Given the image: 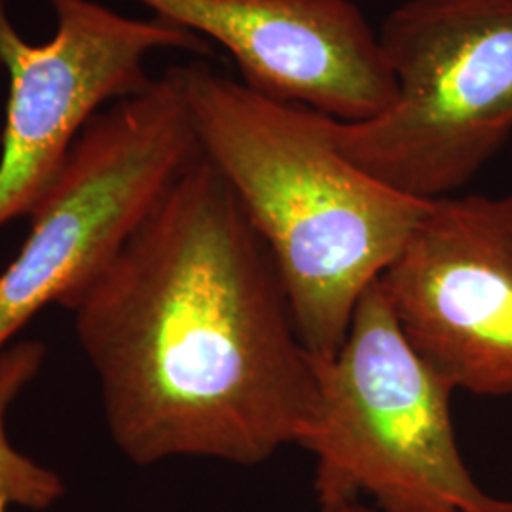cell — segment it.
<instances>
[{
    "mask_svg": "<svg viewBox=\"0 0 512 512\" xmlns=\"http://www.w3.org/2000/svg\"><path fill=\"white\" fill-rule=\"evenodd\" d=\"M323 512H376V509L365 505V501H348V503L334 505V507H330V509Z\"/></svg>",
    "mask_w": 512,
    "mask_h": 512,
    "instance_id": "cell-10",
    "label": "cell"
},
{
    "mask_svg": "<svg viewBox=\"0 0 512 512\" xmlns=\"http://www.w3.org/2000/svg\"><path fill=\"white\" fill-rule=\"evenodd\" d=\"M380 285L456 391L512 397V192L433 200Z\"/></svg>",
    "mask_w": 512,
    "mask_h": 512,
    "instance_id": "cell-7",
    "label": "cell"
},
{
    "mask_svg": "<svg viewBox=\"0 0 512 512\" xmlns=\"http://www.w3.org/2000/svg\"><path fill=\"white\" fill-rule=\"evenodd\" d=\"M494 512H512V501L497 499V505H495Z\"/></svg>",
    "mask_w": 512,
    "mask_h": 512,
    "instance_id": "cell-11",
    "label": "cell"
},
{
    "mask_svg": "<svg viewBox=\"0 0 512 512\" xmlns=\"http://www.w3.org/2000/svg\"><path fill=\"white\" fill-rule=\"evenodd\" d=\"M222 46L241 82L268 99L338 122L391 107L395 78L378 31L353 0H135Z\"/></svg>",
    "mask_w": 512,
    "mask_h": 512,
    "instance_id": "cell-8",
    "label": "cell"
},
{
    "mask_svg": "<svg viewBox=\"0 0 512 512\" xmlns=\"http://www.w3.org/2000/svg\"><path fill=\"white\" fill-rule=\"evenodd\" d=\"M378 35L395 99L365 122L325 116L330 139L406 196H454L512 137V0H404Z\"/></svg>",
    "mask_w": 512,
    "mask_h": 512,
    "instance_id": "cell-4",
    "label": "cell"
},
{
    "mask_svg": "<svg viewBox=\"0 0 512 512\" xmlns=\"http://www.w3.org/2000/svg\"><path fill=\"white\" fill-rule=\"evenodd\" d=\"M202 156L175 69L97 112L29 220L0 274V355L40 311L71 310Z\"/></svg>",
    "mask_w": 512,
    "mask_h": 512,
    "instance_id": "cell-5",
    "label": "cell"
},
{
    "mask_svg": "<svg viewBox=\"0 0 512 512\" xmlns=\"http://www.w3.org/2000/svg\"><path fill=\"white\" fill-rule=\"evenodd\" d=\"M46 348L38 340H21L0 355V461H8L21 452L12 446L6 433L10 406L35 380L44 365Z\"/></svg>",
    "mask_w": 512,
    "mask_h": 512,
    "instance_id": "cell-9",
    "label": "cell"
},
{
    "mask_svg": "<svg viewBox=\"0 0 512 512\" xmlns=\"http://www.w3.org/2000/svg\"><path fill=\"white\" fill-rule=\"evenodd\" d=\"M173 69L203 158L272 256L306 348L329 359L431 202L351 162L323 114L253 92L202 57Z\"/></svg>",
    "mask_w": 512,
    "mask_h": 512,
    "instance_id": "cell-2",
    "label": "cell"
},
{
    "mask_svg": "<svg viewBox=\"0 0 512 512\" xmlns=\"http://www.w3.org/2000/svg\"><path fill=\"white\" fill-rule=\"evenodd\" d=\"M54 37L19 35L0 0V65L8 103L0 141V230L29 217L103 105L147 90L148 55H205L209 42L164 19L128 18L95 0H50Z\"/></svg>",
    "mask_w": 512,
    "mask_h": 512,
    "instance_id": "cell-6",
    "label": "cell"
},
{
    "mask_svg": "<svg viewBox=\"0 0 512 512\" xmlns=\"http://www.w3.org/2000/svg\"><path fill=\"white\" fill-rule=\"evenodd\" d=\"M315 368L319 403L300 448L315 458L323 511L366 497L380 512H494L459 452L456 389L408 342L380 279Z\"/></svg>",
    "mask_w": 512,
    "mask_h": 512,
    "instance_id": "cell-3",
    "label": "cell"
},
{
    "mask_svg": "<svg viewBox=\"0 0 512 512\" xmlns=\"http://www.w3.org/2000/svg\"><path fill=\"white\" fill-rule=\"evenodd\" d=\"M114 446L135 463L260 465L317 412L306 348L266 245L200 156L74 302Z\"/></svg>",
    "mask_w": 512,
    "mask_h": 512,
    "instance_id": "cell-1",
    "label": "cell"
}]
</instances>
